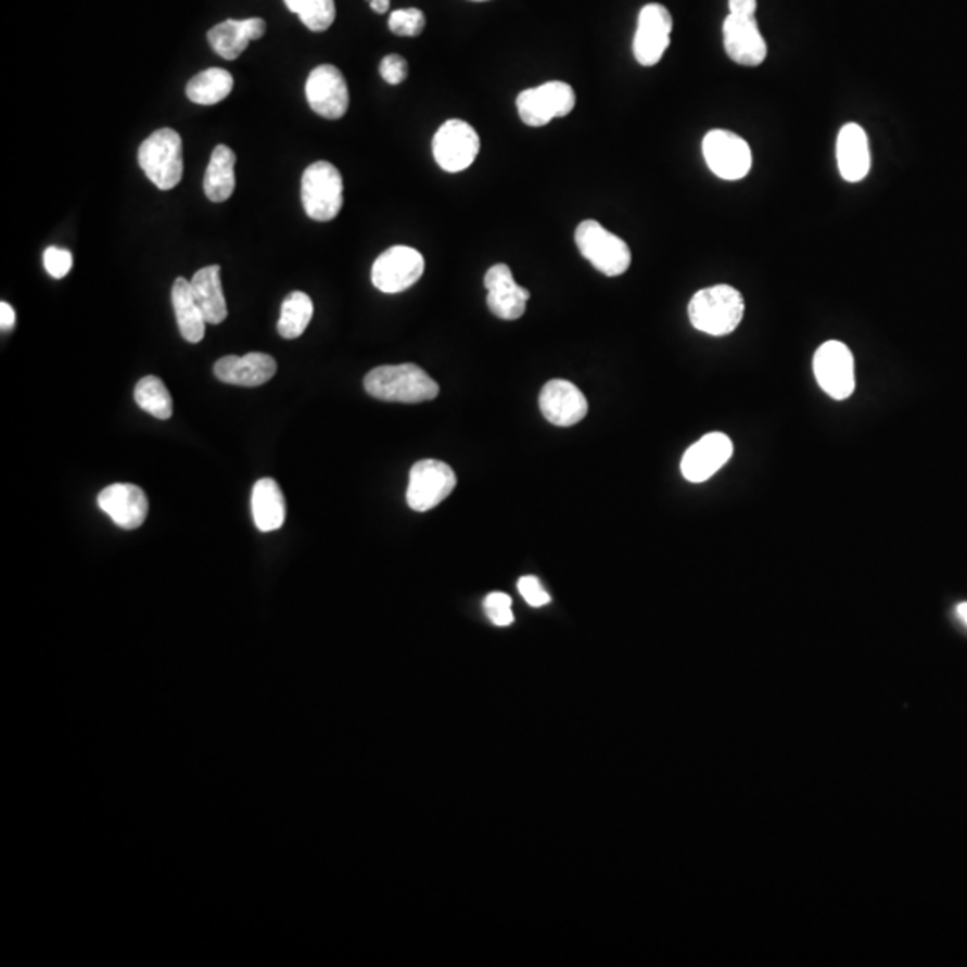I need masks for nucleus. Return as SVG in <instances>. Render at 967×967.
Here are the masks:
<instances>
[{"label":"nucleus","mask_w":967,"mask_h":967,"mask_svg":"<svg viewBox=\"0 0 967 967\" xmlns=\"http://www.w3.org/2000/svg\"><path fill=\"white\" fill-rule=\"evenodd\" d=\"M251 511L260 533H272L285 522V498L275 479H260L251 493Z\"/></svg>","instance_id":"obj_21"},{"label":"nucleus","mask_w":967,"mask_h":967,"mask_svg":"<svg viewBox=\"0 0 967 967\" xmlns=\"http://www.w3.org/2000/svg\"><path fill=\"white\" fill-rule=\"evenodd\" d=\"M427 26L425 13L418 8L396 10L390 16L391 33L398 36H418Z\"/></svg>","instance_id":"obj_30"},{"label":"nucleus","mask_w":967,"mask_h":967,"mask_svg":"<svg viewBox=\"0 0 967 967\" xmlns=\"http://www.w3.org/2000/svg\"><path fill=\"white\" fill-rule=\"evenodd\" d=\"M578 253L606 277H620L631 267L629 246L620 237L606 230L599 220H583L575 230Z\"/></svg>","instance_id":"obj_3"},{"label":"nucleus","mask_w":967,"mask_h":967,"mask_svg":"<svg viewBox=\"0 0 967 967\" xmlns=\"http://www.w3.org/2000/svg\"><path fill=\"white\" fill-rule=\"evenodd\" d=\"M246 29L251 41L260 40L262 36L266 35V22L262 18H247Z\"/></svg>","instance_id":"obj_37"},{"label":"nucleus","mask_w":967,"mask_h":967,"mask_svg":"<svg viewBox=\"0 0 967 967\" xmlns=\"http://www.w3.org/2000/svg\"><path fill=\"white\" fill-rule=\"evenodd\" d=\"M98 504L115 525L126 531L142 527L149 512L145 493L135 484H112L99 493Z\"/></svg>","instance_id":"obj_18"},{"label":"nucleus","mask_w":967,"mask_h":967,"mask_svg":"<svg viewBox=\"0 0 967 967\" xmlns=\"http://www.w3.org/2000/svg\"><path fill=\"white\" fill-rule=\"evenodd\" d=\"M135 402L140 409L145 410L148 415L154 416L156 420H169L173 416V398L164 382L158 377H143L137 387H135Z\"/></svg>","instance_id":"obj_28"},{"label":"nucleus","mask_w":967,"mask_h":967,"mask_svg":"<svg viewBox=\"0 0 967 967\" xmlns=\"http://www.w3.org/2000/svg\"><path fill=\"white\" fill-rule=\"evenodd\" d=\"M305 92L314 112L328 120L343 118L348 112V85L343 72L333 65L325 63L314 68L305 85Z\"/></svg>","instance_id":"obj_13"},{"label":"nucleus","mask_w":967,"mask_h":967,"mask_svg":"<svg viewBox=\"0 0 967 967\" xmlns=\"http://www.w3.org/2000/svg\"><path fill=\"white\" fill-rule=\"evenodd\" d=\"M575 101L577 98L569 82L548 81L542 87L527 88L518 96V115L531 128H542L552 118L570 115Z\"/></svg>","instance_id":"obj_6"},{"label":"nucleus","mask_w":967,"mask_h":967,"mask_svg":"<svg viewBox=\"0 0 967 967\" xmlns=\"http://www.w3.org/2000/svg\"><path fill=\"white\" fill-rule=\"evenodd\" d=\"M0 327L4 332H10L15 327V310L10 303H0Z\"/></svg>","instance_id":"obj_36"},{"label":"nucleus","mask_w":967,"mask_h":967,"mask_svg":"<svg viewBox=\"0 0 967 967\" xmlns=\"http://www.w3.org/2000/svg\"><path fill=\"white\" fill-rule=\"evenodd\" d=\"M313 316L314 303L310 296L302 291L291 292L283 300L282 313H280V321H278V333L283 339L302 338Z\"/></svg>","instance_id":"obj_26"},{"label":"nucleus","mask_w":967,"mask_h":967,"mask_svg":"<svg viewBox=\"0 0 967 967\" xmlns=\"http://www.w3.org/2000/svg\"><path fill=\"white\" fill-rule=\"evenodd\" d=\"M237 156L228 145H217L206 167L205 194L214 203L230 200L236 190Z\"/></svg>","instance_id":"obj_24"},{"label":"nucleus","mask_w":967,"mask_h":967,"mask_svg":"<svg viewBox=\"0 0 967 967\" xmlns=\"http://www.w3.org/2000/svg\"><path fill=\"white\" fill-rule=\"evenodd\" d=\"M756 0H729V15L754 16Z\"/></svg>","instance_id":"obj_35"},{"label":"nucleus","mask_w":967,"mask_h":967,"mask_svg":"<svg viewBox=\"0 0 967 967\" xmlns=\"http://www.w3.org/2000/svg\"><path fill=\"white\" fill-rule=\"evenodd\" d=\"M208 43L219 56L225 60H237L250 46L246 21H225L212 27L208 35Z\"/></svg>","instance_id":"obj_27"},{"label":"nucleus","mask_w":967,"mask_h":967,"mask_svg":"<svg viewBox=\"0 0 967 967\" xmlns=\"http://www.w3.org/2000/svg\"><path fill=\"white\" fill-rule=\"evenodd\" d=\"M958 616L964 620V624L967 625V602H963V605H958L957 608Z\"/></svg>","instance_id":"obj_39"},{"label":"nucleus","mask_w":967,"mask_h":967,"mask_svg":"<svg viewBox=\"0 0 967 967\" xmlns=\"http://www.w3.org/2000/svg\"><path fill=\"white\" fill-rule=\"evenodd\" d=\"M837 164L845 181L858 183L870 170L869 139L858 124L842 126L837 137Z\"/></svg>","instance_id":"obj_20"},{"label":"nucleus","mask_w":967,"mask_h":967,"mask_svg":"<svg viewBox=\"0 0 967 967\" xmlns=\"http://www.w3.org/2000/svg\"><path fill=\"white\" fill-rule=\"evenodd\" d=\"M484 285L487 289V308L498 319L514 321V319L522 318L527 310L531 292L514 282L511 269L506 264L493 266L486 272Z\"/></svg>","instance_id":"obj_16"},{"label":"nucleus","mask_w":967,"mask_h":967,"mask_svg":"<svg viewBox=\"0 0 967 967\" xmlns=\"http://www.w3.org/2000/svg\"><path fill=\"white\" fill-rule=\"evenodd\" d=\"M471 2H487V0H471Z\"/></svg>","instance_id":"obj_40"},{"label":"nucleus","mask_w":967,"mask_h":967,"mask_svg":"<svg viewBox=\"0 0 967 967\" xmlns=\"http://www.w3.org/2000/svg\"><path fill=\"white\" fill-rule=\"evenodd\" d=\"M539 410L552 425L572 427L588 415V399L569 380H550L539 393Z\"/></svg>","instance_id":"obj_17"},{"label":"nucleus","mask_w":967,"mask_h":967,"mask_svg":"<svg viewBox=\"0 0 967 967\" xmlns=\"http://www.w3.org/2000/svg\"><path fill=\"white\" fill-rule=\"evenodd\" d=\"M233 88V77L225 68H208L200 72L187 85V98L195 104L214 106L225 101Z\"/></svg>","instance_id":"obj_25"},{"label":"nucleus","mask_w":967,"mask_h":967,"mask_svg":"<svg viewBox=\"0 0 967 967\" xmlns=\"http://www.w3.org/2000/svg\"><path fill=\"white\" fill-rule=\"evenodd\" d=\"M484 609H486L487 619L492 620L493 624L498 625V627H507V625H511L514 622V614H512V599L509 595L500 594H489L484 600Z\"/></svg>","instance_id":"obj_31"},{"label":"nucleus","mask_w":967,"mask_h":967,"mask_svg":"<svg viewBox=\"0 0 967 967\" xmlns=\"http://www.w3.org/2000/svg\"><path fill=\"white\" fill-rule=\"evenodd\" d=\"M814 374L820 390L834 399L850 398L855 391V358L840 341H826L814 355Z\"/></svg>","instance_id":"obj_11"},{"label":"nucleus","mask_w":967,"mask_h":967,"mask_svg":"<svg viewBox=\"0 0 967 967\" xmlns=\"http://www.w3.org/2000/svg\"><path fill=\"white\" fill-rule=\"evenodd\" d=\"M409 74V63L399 54H390L380 63V76L384 77L385 82L390 85H399L407 79Z\"/></svg>","instance_id":"obj_34"},{"label":"nucleus","mask_w":967,"mask_h":967,"mask_svg":"<svg viewBox=\"0 0 967 967\" xmlns=\"http://www.w3.org/2000/svg\"><path fill=\"white\" fill-rule=\"evenodd\" d=\"M724 49L733 62L743 67H758L767 58V43L758 29L754 16L727 15L724 21Z\"/></svg>","instance_id":"obj_14"},{"label":"nucleus","mask_w":967,"mask_h":967,"mask_svg":"<svg viewBox=\"0 0 967 967\" xmlns=\"http://www.w3.org/2000/svg\"><path fill=\"white\" fill-rule=\"evenodd\" d=\"M457 476L446 462L423 459L410 470L407 486V506L418 512H427L440 506L456 489Z\"/></svg>","instance_id":"obj_7"},{"label":"nucleus","mask_w":967,"mask_h":967,"mask_svg":"<svg viewBox=\"0 0 967 967\" xmlns=\"http://www.w3.org/2000/svg\"><path fill=\"white\" fill-rule=\"evenodd\" d=\"M425 272V258L409 246H393L374 260L371 282L385 294H398L415 285Z\"/></svg>","instance_id":"obj_10"},{"label":"nucleus","mask_w":967,"mask_h":967,"mask_svg":"<svg viewBox=\"0 0 967 967\" xmlns=\"http://www.w3.org/2000/svg\"><path fill=\"white\" fill-rule=\"evenodd\" d=\"M369 4H371V10H373L374 13H380V15H382V13H387V11H390L391 0H369Z\"/></svg>","instance_id":"obj_38"},{"label":"nucleus","mask_w":967,"mask_h":967,"mask_svg":"<svg viewBox=\"0 0 967 967\" xmlns=\"http://www.w3.org/2000/svg\"><path fill=\"white\" fill-rule=\"evenodd\" d=\"M702 154L713 175L726 181L746 178L752 167L749 143L727 129H713L702 140Z\"/></svg>","instance_id":"obj_8"},{"label":"nucleus","mask_w":967,"mask_h":967,"mask_svg":"<svg viewBox=\"0 0 967 967\" xmlns=\"http://www.w3.org/2000/svg\"><path fill=\"white\" fill-rule=\"evenodd\" d=\"M43 266H46L47 272L56 280L67 277L72 269L71 251L56 246L47 247L43 253Z\"/></svg>","instance_id":"obj_32"},{"label":"nucleus","mask_w":967,"mask_h":967,"mask_svg":"<svg viewBox=\"0 0 967 967\" xmlns=\"http://www.w3.org/2000/svg\"><path fill=\"white\" fill-rule=\"evenodd\" d=\"M287 8L314 33L327 31L335 21L333 0H283Z\"/></svg>","instance_id":"obj_29"},{"label":"nucleus","mask_w":967,"mask_h":967,"mask_svg":"<svg viewBox=\"0 0 967 967\" xmlns=\"http://www.w3.org/2000/svg\"><path fill=\"white\" fill-rule=\"evenodd\" d=\"M173 307H175L176 321L179 332L187 343L198 344L205 338V316L195 303L192 283L185 278H178L173 285Z\"/></svg>","instance_id":"obj_23"},{"label":"nucleus","mask_w":967,"mask_h":967,"mask_svg":"<svg viewBox=\"0 0 967 967\" xmlns=\"http://www.w3.org/2000/svg\"><path fill=\"white\" fill-rule=\"evenodd\" d=\"M214 373L225 384L258 387L275 377L277 360L267 354L228 355L215 362Z\"/></svg>","instance_id":"obj_19"},{"label":"nucleus","mask_w":967,"mask_h":967,"mask_svg":"<svg viewBox=\"0 0 967 967\" xmlns=\"http://www.w3.org/2000/svg\"><path fill=\"white\" fill-rule=\"evenodd\" d=\"M432 151L441 169L461 173L475 162L481 151V139L471 124L450 118L435 131Z\"/></svg>","instance_id":"obj_9"},{"label":"nucleus","mask_w":967,"mask_h":967,"mask_svg":"<svg viewBox=\"0 0 967 967\" xmlns=\"http://www.w3.org/2000/svg\"><path fill=\"white\" fill-rule=\"evenodd\" d=\"M518 591L522 595L525 602L533 608H542L550 602V595L545 591L542 583L534 575H525L518 581Z\"/></svg>","instance_id":"obj_33"},{"label":"nucleus","mask_w":967,"mask_h":967,"mask_svg":"<svg viewBox=\"0 0 967 967\" xmlns=\"http://www.w3.org/2000/svg\"><path fill=\"white\" fill-rule=\"evenodd\" d=\"M190 283L194 291L195 303L205 316L206 322L220 325L225 321L228 318V307H226L225 292H222V283H220V267H203L195 272Z\"/></svg>","instance_id":"obj_22"},{"label":"nucleus","mask_w":967,"mask_h":967,"mask_svg":"<svg viewBox=\"0 0 967 967\" xmlns=\"http://www.w3.org/2000/svg\"><path fill=\"white\" fill-rule=\"evenodd\" d=\"M672 27L674 22L671 11L666 10L665 5H645L638 16V29L633 41L636 62L644 67L658 65L671 46Z\"/></svg>","instance_id":"obj_12"},{"label":"nucleus","mask_w":967,"mask_h":967,"mask_svg":"<svg viewBox=\"0 0 967 967\" xmlns=\"http://www.w3.org/2000/svg\"><path fill=\"white\" fill-rule=\"evenodd\" d=\"M143 173L160 190L175 189L183 178V142L175 129L154 131L139 151Z\"/></svg>","instance_id":"obj_4"},{"label":"nucleus","mask_w":967,"mask_h":967,"mask_svg":"<svg viewBox=\"0 0 967 967\" xmlns=\"http://www.w3.org/2000/svg\"><path fill=\"white\" fill-rule=\"evenodd\" d=\"M343 176L330 162H314L302 178L305 214L318 222L335 219L344 203Z\"/></svg>","instance_id":"obj_5"},{"label":"nucleus","mask_w":967,"mask_h":967,"mask_svg":"<svg viewBox=\"0 0 967 967\" xmlns=\"http://www.w3.org/2000/svg\"><path fill=\"white\" fill-rule=\"evenodd\" d=\"M746 314V302L731 285H715L696 292L688 305L691 327L708 335H727L735 332Z\"/></svg>","instance_id":"obj_2"},{"label":"nucleus","mask_w":967,"mask_h":967,"mask_svg":"<svg viewBox=\"0 0 967 967\" xmlns=\"http://www.w3.org/2000/svg\"><path fill=\"white\" fill-rule=\"evenodd\" d=\"M364 390L373 398L396 404H423L440 394V385L416 364L371 369L364 379Z\"/></svg>","instance_id":"obj_1"},{"label":"nucleus","mask_w":967,"mask_h":967,"mask_svg":"<svg viewBox=\"0 0 967 967\" xmlns=\"http://www.w3.org/2000/svg\"><path fill=\"white\" fill-rule=\"evenodd\" d=\"M733 456V441L726 434L712 432L691 445L680 461V473L686 481L699 484L708 481Z\"/></svg>","instance_id":"obj_15"}]
</instances>
